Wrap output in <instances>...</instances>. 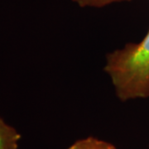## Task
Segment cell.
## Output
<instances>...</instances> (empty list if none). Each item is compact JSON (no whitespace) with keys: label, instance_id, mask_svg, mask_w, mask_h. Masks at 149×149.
Instances as JSON below:
<instances>
[{"label":"cell","instance_id":"1","mask_svg":"<svg viewBox=\"0 0 149 149\" xmlns=\"http://www.w3.org/2000/svg\"><path fill=\"white\" fill-rule=\"evenodd\" d=\"M104 71L122 102L149 97V30L138 43H127L106 56Z\"/></svg>","mask_w":149,"mask_h":149},{"label":"cell","instance_id":"2","mask_svg":"<svg viewBox=\"0 0 149 149\" xmlns=\"http://www.w3.org/2000/svg\"><path fill=\"white\" fill-rule=\"evenodd\" d=\"M20 133L0 117V149H17Z\"/></svg>","mask_w":149,"mask_h":149},{"label":"cell","instance_id":"3","mask_svg":"<svg viewBox=\"0 0 149 149\" xmlns=\"http://www.w3.org/2000/svg\"><path fill=\"white\" fill-rule=\"evenodd\" d=\"M67 149H117L113 144L96 139L94 137H88L75 141Z\"/></svg>","mask_w":149,"mask_h":149},{"label":"cell","instance_id":"4","mask_svg":"<svg viewBox=\"0 0 149 149\" xmlns=\"http://www.w3.org/2000/svg\"><path fill=\"white\" fill-rule=\"evenodd\" d=\"M81 8H101L113 3L129 2L131 0H71Z\"/></svg>","mask_w":149,"mask_h":149}]
</instances>
